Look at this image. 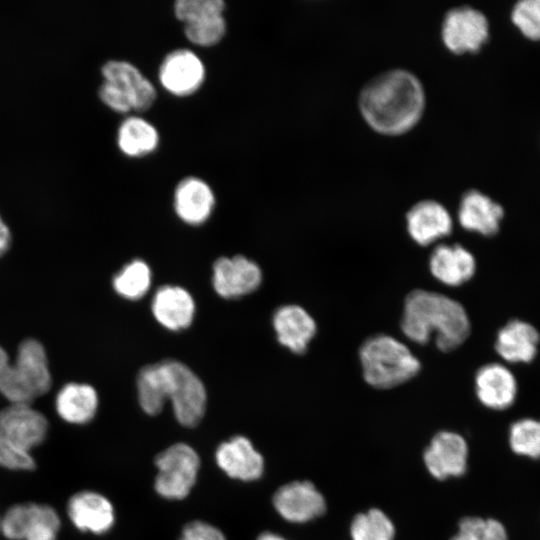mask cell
Returning <instances> with one entry per match:
<instances>
[{"instance_id":"obj_5","label":"cell","mask_w":540,"mask_h":540,"mask_svg":"<svg viewBox=\"0 0 540 540\" xmlns=\"http://www.w3.org/2000/svg\"><path fill=\"white\" fill-rule=\"evenodd\" d=\"M159 363L164 394L170 399L177 421L192 428L198 425L206 410L207 395L200 378L177 360Z\"/></svg>"},{"instance_id":"obj_26","label":"cell","mask_w":540,"mask_h":540,"mask_svg":"<svg viewBox=\"0 0 540 540\" xmlns=\"http://www.w3.org/2000/svg\"><path fill=\"white\" fill-rule=\"evenodd\" d=\"M507 441L516 456L532 461L540 460V420L524 417L512 422Z\"/></svg>"},{"instance_id":"obj_22","label":"cell","mask_w":540,"mask_h":540,"mask_svg":"<svg viewBox=\"0 0 540 540\" xmlns=\"http://www.w3.org/2000/svg\"><path fill=\"white\" fill-rule=\"evenodd\" d=\"M540 334L530 323L513 319L497 333L495 350L509 363H529L537 355Z\"/></svg>"},{"instance_id":"obj_35","label":"cell","mask_w":540,"mask_h":540,"mask_svg":"<svg viewBox=\"0 0 540 540\" xmlns=\"http://www.w3.org/2000/svg\"><path fill=\"white\" fill-rule=\"evenodd\" d=\"M179 540H227L224 533L216 526L194 520L187 523L181 532Z\"/></svg>"},{"instance_id":"obj_39","label":"cell","mask_w":540,"mask_h":540,"mask_svg":"<svg viewBox=\"0 0 540 540\" xmlns=\"http://www.w3.org/2000/svg\"><path fill=\"white\" fill-rule=\"evenodd\" d=\"M0 525H1V518H0Z\"/></svg>"},{"instance_id":"obj_31","label":"cell","mask_w":540,"mask_h":540,"mask_svg":"<svg viewBox=\"0 0 540 540\" xmlns=\"http://www.w3.org/2000/svg\"><path fill=\"white\" fill-rule=\"evenodd\" d=\"M227 30L224 15H214L185 23L184 34L193 44L211 47L218 44Z\"/></svg>"},{"instance_id":"obj_15","label":"cell","mask_w":540,"mask_h":540,"mask_svg":"<svg viewBox=\"0 0 540 540\" xmlns=\"http://www.w3.org/2000/svg\"><path fill=\"white\" fill-rule=\"evenodd\" d=\"M105 81L117 86L129 99L132 110L143 112L152 107L157 93L153 84L133 64L124 60H109L101 68Z\"/></svg>"},{"instance_id":"obj_29","label":"cell","mask_w":540,"mask_h":540,"mask_svg":"<svg viewBox=\"0 0 540 540\" xmlns=\"http://www.w3.org/2000/svg\"><path fill=\"white\" fill-rule=\"evenodd\" d=\"M138 400L148 415L159 414L166 402L157 363L144 366L137 376Z\"/></svg>"},{"instance_id":"obj_33","label":"cell","mask_w":540,"mask_h":540,"mask_svg":"<svg viewBox=\"0 0 540 540\" xmlns=\"http://www.w3.org/2000/svg\"><path fill=\"white\" fill-rule=\"evenodd\" d=\"M512 21L522 34L540 40V0H522L512 11Z\"/></svg>"},{"instance_id":"obj_27","label":"cell","mask_w":540,"mask_h":540,"mask_svg":"<svg viewBox=\"0 0 540 540\" xmlns=\"http://www.w3.org/2000/svg\"><path fill=\"white\" fill-rule=\"evenodd\" d=\"M112 284L120 296L137 300L143 297L150 288L151 270L144 261L135 259L114 276Z\"/></svg>"},{"instance_id":"obj_38","label":"cell","mask_w":540,"mask_h":540,"mask_svg":"<svg viewBox=\"0 0 540 540\" xmlns=\"http://www.w3.org/2000/svg\"><path fill=\"white\" fill-rule=\"evenodd\" d=\"M257 540H287V539L273 532H263L258 536Z\"/></svg>"},{"instance_id":"obj_32","label":"cell","mask_w":540,"mask_h":540,"mask_svg":"<svg viewBox=\"0 0 540 540\" xmlns=\"http://www.w3.org/2000/svg\"><path fill=\"white\" fill-rule=\"evenodd\" d=\"M174 14L184 24L214 15H223L225 2L222 0H178L174 3Z\"/></svg>"},{"instance_id":"obj_16","label":"cell","mask_w":540,"mask_h":540,"mask_svg":"<svg viewBox=\"0 0 540 540\" xmlns=\"http://www.w3.org/2000/svg\"><path fill=\"white\" fill-rule=\"evenodd\" d=\"M217 465L229 477L241 481L259 479L264 471V459L244 436L222 442L215 453Z\"/></svg>"},{"instance_id":"obj_11","label":"cell","mask_w":540,"mask_h":540,"mask_svg":"<svg viewBox=\"0 0 540 540\" xmlns=\"http://www.w3.org/2000/svg\"><path fill=\"white\" fill-rule=\"evenodd\" d=\"M261 281L260 267L242 255L221 257L213 264L212 284L223 298L234 299L250 294Z\"/></svg>"},{"instance_id":"obj_1","label":"cell","mask_w":540,"mask_h":540,"mask_svg":"<svg viewBox=\"0 0 540 540\" xmlns=\"http://www.w3.org/2000/svg\"><path fill=\"white\" fill-rule=\"evenodd\" d=\"M426 95L420 79L404 68H393L371 78L361 89L358 107L376 132L399 135L421 119Z\"/></svg>"},{"instance_id":"obj_34","label":"cell","mask_w":540,"mask_h":540,"mask_svg":"<svg viewBox=\"0 0 540 540\" xmlns=\"http://www.w3.org/2000/svg\"><path fill=\"white\" fill-rule=\"evenodd\" d=\"M0 466L9 470L30 471L36 467L31 451L0 435Z\"/></svg>"},{"instance_id":"obj_17","label":"cell","mask_w":540,"mask_h":540,"mask_svg":"<svg viewBox=\"0 0 540 540\" xmlns=\"http://www.w3.org/2000/svg\"><path fill=\"white\" fill-rule=\"evenodd\" d=\"M67 514L73 525L84 532L103 534L114 524L115 514L112 503L95 491H81L67 504Z\"/></svg>"},{"instance_id":"obj_9","label":"cell","mask_w":540,"mask_h":540,"mask_svg":"<svg viewBox=\"0 0 540 540\" xmlns=\"http://www.w3.org/2000/svg\"><path fill=\"white\" fill-rule=\"evenodd\" d=\"M469 447L456 432L441 431L425 449L423 459L429 473L438 480L462 476L468 465Z\"/></svg>"},{"instance_id":"obj_21","label":"cell","mask_w":540,"mask_h":540,"mask_svg":"<svg viewBox=\"0 0 540 540\" xmlns=\"http://www.w3.org/2000/svg\"><path fill=\"white\" fill-rule=\"evenodd\" d=\"M504 216L501 205L482 192L471 189L460 200L458 221L462 228L489 237L499 231Z\"/></svg>"},{"instance_id":"obj_13","label":"cell","mask_w":540,"mask_h":540,"mask_svg":"<svg viewBox=\"0 0 540 540\" xmlns=\"http://www.w3.org/2000/svg\"><path fill=\"white\" fill-rule=\"evenodd\" d=\"M406 227L411 239L428 246L451 234L453 220L447 208L433 199L416 202L406 213Z\"/></svg>"},{"instance_id":"obj_4","label":"cell","mask_w":540,"mask_h":540,"mask_svg":"<svg viewBox=\"0 0 540 540\" xmlns=\"http://www.w3.org/2000/svg\"><path fill=\"white\" fill-rule=\"evenodd\" d=\"M362 375L377 389H391L414 378L421 370L419 359L407 345L393 336L377 334L359 349Z\"/></svg>"},{"instance_id":"obj_2","label":"cell","mask_w":540,"mask_h":540,"mask_svg":"<svg viewBox=\"0 0 540 540\" xmlns=\"http://www.w3.org/2000/svg\"><path fill=\"white\" fill-rule=\"evenodd\" d=\"M401 331L412 342L427 344L432 337L436 347L449 352L470 335L471 324L463 305L435 291L415 289L405 298Z\"/></svg>"},{"instance_id":"obj_12","label":"cell","mask_w":540,"mask_h":540,"mask_svg":"<svg viewBox=\"0 0 540 540\" xmlns=\"http://www.w3.org/2000/svg\"><path fill=\"white\" fill-rule=\"evenodd\" d=\"M46 417L29 404H10L0 411V435L32 451L48 433Z\"/></svg>"},{"instance_id":"obj_14","label":"cell","mask_w":540,"mask_h":540,"mask_svg":"<svg viewBox=\"0 0 540 540\" xmlns=\"http://www.w3.org/2000/svg\"><path fill=\"white\" fill-rule=\"evenodd\" d=\"M479 402L488 409L503 411L510 408L517 397L518 386L512 371L501 363L481 366L474 378Z\"/></svg>"},{"instance_id":"obj_7","label":"cell","mask_w":540,"mask_h":540,"mask_svg":"<svg viewBox=\"0 0 540 540\" xmlns=\"http://www.w3.org/2000/svg\"><path fill=\"white\" fill-rule=\"evenodd\" d=\"M489 24L486 16L471 6L453 7L441 23V39L451 52H477L487 41Z\"/></svg>"},{"instance_id":"obj_10","label":"cell","mask_w":540,"mask_h":540,"mask_svg":"<svg viewBox=\"0 0 540 540\" xmlns=\"http://www.w3.org/2000/svg\"><path fill=\"white\" fill-rule=\"evenodd\" d=\"M273 505L283 519L292 523L311 521L326 511L324 496L310 481H293L279 487Z\"/></svg>"},{"instance_id":"obj_23","label":"cell","mask_w":540,"mask_h":540,"mask_svg":"<svg viewBox=\"0 0 540 540\" xmlns=\"http://www.w3.org/2000/svg\"><path fill=\"white\" fill-rule=\"evenodd\" d=\"M152 312L162 326L178 331L192 323L195 304L192 296L184 288L165 285L159 287L154 294Z\"/></svg>"},{"instance_id":"obj_25","label":"cell","mask_w":540,"mask_h":540,"mask_svg":"<svg viewBox=\"0 0 540 540\" xmlns=\"http://www.w3.org/2000/svg\"><path fill=\"white\" fill-rule=\"evenodd\" d=\"M116 140L124 155L139 158L154 152L160 137L150 122L139 116H129L119 125Z\"/></svg>"},{"instance_id":"obj_19","label":"cell","mask_w":540,"mask_h":540,"mask_svg":"<svg viewBox=\"0 0 540 540\" xmlns=\"http://www.w3.org/2000/svg\"><path fill=\"white\" fill-rule=\"evenodd\" d=\"M428 266L432 276L444 285L457 287L476 272L473 254L460 244H439L431 252Z\"/></svg>"},{"instance_id":"obj_8","label":"cell","mask_w":540,"mask_h":540,"mask_svg":"<svg viewBox=\"0 0 540 540\" xmlns=\"http://www.w3.org/2000/svg\"><path fill=\"white\" fill-rule=\"evenodd\" d=\"M205 66L196 53L189 49H175L169 52L159 67L161 85L170 94L187 97L202 86Z\"/></svg>"},{"instance_id":"obj_28","label":"cell","mask_w":540,"mask_h":540,"mask_svg":"<svg viewBox=\"0 0 540 540\" xmlns=\"http://www.w3.org/2000/svg\"><path fill=\"white\" fill-rule=\"evenodd\" d=\"M350 535L352 540H393L395 527L383 511L372 508L353 518Z\"/></svg>"},{"instance_id":"obj_20","label":"cell","mask_w":540,"mask_h":540,"mask_svg":"<svg viewBox=\"0 0 540 540\" xmlns=\"http://www.w3.org/2000/svg\"><path fill=\"white\" fill-rule=\"evenodd\" d=\"M215 207V195L209 184L195 176L183 178L174 191L177 216L190 225L207 221Z\"/></svg>"},{"instance_id":"obj_30","label":"cell","mask_w":540,"mask_h":540,"mask_svg":"<svg viewBox=\"0 0 540 540\" xmlns=\"http://www.w3.org/2000/svg\"><path fill=\"white\" fill-rule=\"evenodd\" d=\"M450 540H509L505 525L496 518L468 516L460 520Z\"/></svg>"},{"instance_id":"obj_6","label":"cell","mask_w":540,"mask_h":540,"mask_svg":"<svg viewBox=\"0 0 540 540\" xmlns=\"http://www.w3.org/2000/svg\"><path fill=\"white\" fill-rule=\"evenodd\" d=\"M156 492L170 500L184 499L193 488L200 468L197 452L185 443H175L155 458Z\"/></svg>"},{"instance_id":"obj_18","label":"cell","mask_w":540,"mask_h":540,"mask_svg":"<svg viewBox=\"0 0 540 540\" xmlns=\"http://www.w3.org/2000/svg\"><path fill=\"white\" fill-rule=\"evenodd\" d=\"M272 323L278 342L295 354L305 353L317 332L314 318L296 304L279 307Z\"/></svg>"},{"instance_id":"obj_3","label":"cell","mask_w":540,"mask_h":540,"mask_svg":"<svg viewBox=\"0 0 540 540\" xmlns=\"http://www.w3.org/2000/svg\"><path fill=\"white\" fill-rule=\"evenodd\" d=\"M52 385L43 345L32 338L22 341L13 363L0 346V393L10 404H29L46 394Z\"/></svg>"},{"instance_id":"obj_36","label":"cell","mask_w":540,"mask_h":540,"mask_svg":"<svg viewBox=\"0 0 540 540\" xmlns=\"http://www.w3.org/2000/svg\"><path fill=\"white\" fill-rule=\"evenodd\" d=\"M100 100L111 110L117 113H128L132 106L126 95L114 84L103 80L98 89Z\"/></svg>"},{"instance_id":"obj_24","label":"cell","mask_w":540,"mask_h":540,"mask_svg":"<svg viewBox=\"0 0 540 540\" xmlns=\"http://www.w3.org/2000/svg\"><path fill=\"white\" fill-rule=\"evenodd\" d=\"M55 408L59 417L70 424L90 422L98 408L96 390L83 383H68L57 393Z\"/></svg>"},{"instance_id":"obj_37","label":"cell","mask_w":540,"mask_h":540,"mask_svg":"<svg viewBox=\"0 0 540 540\" xmlns=\"http://www.w3.org/2000/svg\"><path fill=\"white\" fill-rule=\"evenodd\" d=\"M11 233L0 215V257L4 255L10 247Z\"/></svg>"}]
</instances>
